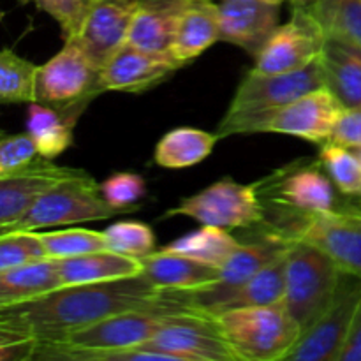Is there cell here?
Returning a JSON list of instances; mask_svg holds the SVG:
<instances>
[{
    "instance_id": "36",
    "label": "cell",
    "mask_w": 361,
    "mask_h": 361,
    "mask_svg": "<svg viewBox=\"0 0 361 361\" xmlns=\"http://www.w3.org/2000/svg\"><path fill=\"white\" fill-rule=\"evenodd\" d=\"M101 194L113 208L129 214L136 212L137 203L147 196V183L137 173H113L101 183Z\"/></svg>"
},
{
    "instance_id": "23",
    "label": "cell",
    "mask_w": 361,
    "mask_h": 361,
    "mask_svg": "<svg viewBox=\"0 0 361 361\" xmlns=\"http://www.w3.org/2000/svg\"><path fill=\"white\" fill-rule=\"evenodd\" d=\"M324 87L338 99L344 109L361 108V51L328 37L321 53Z\"/></svg>"
},
{
    "instance_id": "3",
    "label": "cell",
    "mask_w": 361,
    "mask_h": 361,
    "mask_svg": "<svg viewBox=\"0 0 361 361\" xmlns=\"http://www.w3.org/2000/svg\"><path fill=\"white\" fill-rule=\"evenodd\" d=\"M344 106L338 102V99L326 87H321L281 108L243 118H222L215 134L221 140L235 134L275 133L323 145L330 141Z\"/></svg>"
},
{
    "instance_id": "9",
    "label": "cell",
    "mask_w": 361,
    "mask_h": 361,
    "mask_svg": "<svg viewBox=\"0 0 361 361\" xmlns=\"http://www.w3.org/2000/svg\"><path fill=\"white\" fill-rule=\"evenodd\" d=\"M183 215L203 226L224 229H249L264 221V208L257 196L256 183L243 185L231 178H222L207 189L183 197L166 217Z\"/></svg>"
},
{
    "instance_id": "4",
    "label": "cell",
    "mask_w": 361,
    "mask_h": 361,
    "mask_svg": "<svg viewBox=\"0 0 361 361\" xmlns=\"http://www.w3.org/2000/svg\"><path fill=\"white\" fill-rule=\"evenodd\" d=\"M236 360H286L302 337L298 323L282 303L242 307L214 316Z\"/></svg>"
},
{
    "instance_id": "22",
    "label": "cell",
    "mask_w": 361,
    "mask_h": 361,
    "mask_svg": "<svg viewBox=\"0 0 361 361\" xmlns=\"http://www.w3.org/2000/svg\"><path fill=\"white\" fill-rule=\"evenodd\" d=\"M141 274L159 289L192 291L212 284L219 279V270L182 254L154 250L141 257Z\"/></svg>"
},
{
    "instance_id": "39",
    "label": "cell",
    "mask_w": 361,
    "mask_h": 361,
    "mask_svg": "<svg viewBox=\"0 0 361 361\" xmlns=\"http://www.w3.org/2000/svg\"><path fill=\"white\" fill-rule=\"evenodd\" d=\"M330 141L348 148L361 147V108L342 111Z\"/></svg>"
},
{
    "instance_id": "34",
    "label": "cell",
    "mask_w": 361,
    "mask_h": 361,
    "mask_svg": "<svg viewBox=\"0 0 361 361\" xmlns=\"http://www.w3.org/2000/svg\"><path fill=\"white\" fill-rule=\"evenodd\" d=\"M106 249L127 257L148 256L155 250V235L148 224L137 221H120L102 231Z\"/></svg>"
},
{
    "instance_id": "30",
    "label": "cell",
    "mask_w": 361,
    "mask_h": 361,
    "mask_svg": "<svg viewBox=\"0 0 361 361\" xmlns=\"http://www.w3.org/2000/svg\"><path fill=\"white\" fill-rule=\"evenodd\" d=\"M328 37L361 51V0H314L305 4Z\"/></svg>"
},
{
    "instance_id": "17",
    "label": "cell",
    "mask_w": 361,
    "mask_h": 361,
    "mask_svg": "<svg viewBox=\"0 0 361 361\" xmlns=\"http://www.w3.org/2000/svg\"><path fill=\"white\" fill-rule=\"evenodd\" d=\"M279 6L270 0H222L217 4L221 41L240 46L256 59L279 27Z\"/></svg>"
},
{
    "instance_id": "11",
    "label": "cell",
    "mask_w": 361,
    "mask_h": 361,
    "mask_svg": "<svg viewBox=\"0 0 361 361\" xmlns=\"http://www.w3.org/2000/svg\"><path fill=\"white\" fill-rule=\"evenodd\" d=\"M284 240L288 243L300 240L317 247L344 274L361 279V200L303 217L289 229Z\"/></svg>"
},
{
    "instance_id": "26",
    "label": "cell",
    "mask_w": 361,
    "mask_h": 361,
    "mask_svg": "<svg viewBox=\"0 0 361 361\" xmlns=\"http://www.w3.org/2000/svg\"><path fill=\"white\" fill-rule=\"evenodd\" d=\"M217 134L194 127H178L161 137L155 147V164L166 169H185L210 157L217 145Z\"/></svg>"
},
{
    "instance_id": "8",
    "label": "cell",
    "mask_w": 361,
    "mask_h": 361,
    "mask_svg": "<svg viewBox=\"0 0 361 361\" xmlns=\"http://www.w3.org/2000/svg\"><path fill=\"white\" fill-rule=\"evenodd\" d=\"M196 312L190 307L185 291H176L175 298L152 309H136L115 314L80 328L56 344L80 349L136 348L150 341L176 314Z\"/></svg>"
},
{
    "instance_id": "37",
    "label": "cell",
    "mask_w": 361,
    "mask_h": 361,
    "mask_svg": "<svg viewBox=\"0 0 361 361\" xmlns=\"http://www.w3.org/2000/svg\"><path fill=\"white\" fill-rule=\"evenodd\" d=\"M35 6L60 25L63 39H76L83 30L94 0H34Z\"/></svg>"
},
{
    "instance_id": "2",
    "label": "cell",
    "mask_w": 361,
    "mask_h": 361,
    "mask_svg": "<svg viewBox=\"0 0 361 361\" xmlns=\"http://www.w3.org/2000/svg\"><path fill=\"white\" fill-rule=\"evenodd\" d=\"M256 189L264 208L261 224L281 240L303 217L338 207L335 185L319 159L291 162L256 182Z\"/></svg>"
},
{
    "instance_id": "14",
    "label": "cell",
    "mask_w": 361,
    "mask_h": 361,
    "mask_svg": "<svg viewBox=\"0 0 361 361\" xmlns=\"http://www.w3.org/2000/svg\"><path fill=\"white\" fill-rule=\"evenodd\" d=\"M143 348L171 361H236L215 317L201 312L176 314Z\"/></svg>"
},
{
    "instance_id": "25",
    "label": "cell",
    "mask_w": 361,
    "mask_h": 361,
    "mask_svg": "<svg viewBox=\"0 0 361 361\" xmlns=\"http://www.w3.org/2000/svg\"><path fill=\"white\" fill-rule=\"evenodd\" d=\"M60 286L59 267L51 257L7 268L0 271V307L35 298Z\"/></svg>"
},
{
    "instance_id": "1",
    "label": "cell",
    "mask_w": 361,
    "mask_h": 361,
    "mask_svg": "<svg viewBox=\"0 0 361 361\" xmlns=\"http://www.w3.org/2000/svg\"><path fill=\"white\" fill-rule=\"evenodd\" d=\"M176 289H159L143 274L95 284L60 286L53 291L0 307V328L37 342H60L92 323L171 302Z\"/></svg>"
},
{
    "instance_id": "21",
    "label": "cell",
    "mask_w": 361,
    "mask_h": 361,
    "mask_svg": "<svg viewBox=\"0 0 361 361\" xmlns=\"http://www.w3.org/2000/svg\"><path fill=\"white\" fill-rule=\"evenodd\" d=\"M217 41H221L217 4L210 0H189L176 25L173 59L183 67L203 55Z\"/></svg>"
},
{
    "instance_id": "35",
    "label": "cell",
    "mask_w": 361,
    "mask_h": 361,
    "mask_svg": "<svg viewBox=\"0 0 361 361\" xmlns=\"http://www.w3.org/2000/svg\"><path fill=\"white\" fill-rule=\"evenodd\" d=\"M46 257L48 254L37 231H7L0 235V271Z\"/></svg>"
},
{
    "instance_id": "38",
    "label": "cell",
    "mask_w": 361,
    "mask_h": 361,
    "mask_svg": "<svg viewBox=\"0 0 361 361\" xmlns=\"http://www.w3.org/2000/svg\"><path fill=\"white\" fill-rule=\"evenodd\" d=\"M32 137L25 134H4L0 130V176L18 171L37 159Z\"/></svg>"
},
{
    "instance_id": "19",
    "label": "cell",
    "mask_w": 361,
    "mask_h": 361,
    "mask_svg": "<svg viewBox=\"0 0 361 361\" xmlns=\"http://www.w3.org/2000/svg\"><path fill=\"white\" fill-rule=\"evenodd\" d=\"M141 0H94L78 35L92 62L102 69L109 56L126 44L133 18Z\"/></svg>"
},
{
    "instance_id": "46",
    "label": "cell",
    "mask_w": 361,
    "mask_h": 361,
    "mask_svg": "<svg viewBox=\"0 0 361 361\" xmlns=\"http://www.w3.org/2000/svg\"><path fill=\"white\" fill-rule=\"evenodd\" d=\"M270 2H275V4H282V2H286V0H270ZM289 2H293V0H289Z\"/></svg>"
},
{
    "instance_id": "43",
    "label": "cell",
    "mask_w": 361,
    "mask_h": 361,
    "mask_svg": "<svg viewBox=\"0 0 361 361\" xmlns=\"http://www.w3.org/2000/svg\"><path fill=\"white\" fill-rule=\"evenodd\" d=\"M314 2V0H293V4H298V6H305V4Z\"/></svg>"
},
{
    "instance_id": "28",
    "label": "cell",
    "mask_w": 361,
    "mask_h": 361,
    "mask_svg": "<svg viewBox=\"0 0 361 361\" xmlns=\"http://www.w3.org/2000/svg\"><path fill=\"white\" fill-rule=\"evenodd\" d=\"M240 245L242 242L235 238L228 229L217 228V226H203L189 235L180 236L162 249L168 252L182 254V256L221 270Z\"/></svg>"
},
{
    "instance_id": "27",
    "label": "cell",
    "mask_w": 361,
    "mask_h": 361,
    "mask_svg": "<svg viewBox=\"0 0 361 361\" xmlns=\"http://www.w3.org/2000/svg\"><path fill=\"white\" fill-rule=\"evenodd\" d=\"M74 120L53 106L30 102L27 109V134L39 157L55 159L73 145Z\"/></svg>"
},
{
    "instance_id": "16",
    "label": "cell",
    "mask_w": 361,
    "mask_h": 361,
    "mask_svg": "<svg viewBox=\"0 0 361 361\" xmlns=\"http://www.w3.org/2000/svg\"><path fill=\"white\" fill-rule=\"evenodd\" d=\"M83 171L85 169L62 168L53 164L49 159L37 157L32 164L0 176V226L11 229L42 192Z\"/></svg>"
},
{
    "instance_id": "29",
    "label": "cell",
    "mask_w": 361,
    "mask_h": 361,
    "mask_svg": "<svg viewBox=\"0 0 361 361\" xmlns=\"http://www.w3.org/2000/svg\"><path fill=\"white\" fill-rule=\"evenodd\" d=\"M286 289V250L281 256L261 268L250 281H247L228 302L221 305L217 314L242 307H261L282 303ZM215 314V316H217Z\"/></svg>"
},
{
    "instance_id": "7",
    "label": "cell",
    "mask_w": 361,
    "mask_h": 361,
    "mask_svg": "<svg viewBox=\"0 0 361 361\" xmlns=\"http://www.w3.org/2000/svg\"><path fill=\"white\" fill-rule=\"evenodd\" d=\"M126 212L113 208L101 194V183L87 171L56 183L34 201L11 231H39L56 226L106 221Z\"/></svg>"
},
{
    "instance_id": "6",
    "label": "cell",
    "mask_w": 361,
    "mask_h": 361,
    "mask_svg": "<svg viewBox=\"0 0 361 361\" xmlns=\"http://www.w3.org/2000/svg\"><path fill=\"white\" fill-rule=\"evenodd\" d=\"M102 92L101 69L78 39H66L63 48L37 67L35 102L60 109L74 122Z\"/></svg>"
},
{
    "instance_id": "31",
    "label": "cell",
    "mask_w": 361,
    "mask_h": 361,
    "mask_svg": "<svg viewBox=\"0 0 361 361\" xmlns=\"http://www.w3.org/2000/svg\"><path fill=\"white\" fill-rule=\"evenodd\" d=\"M35 63L0 49V102H35Z\"/></svg>"
},
{
    "instance_id": "15",
    "label": "cell",
    "mask_w": 361,
    "mask_h": 361,
    "mask_svg": "<svg viewBox=\"0 0 361 361\" xmlns=\"http://www.w3.org/2000/svg\"><path fill=\"white\" fill-rule=\"evenodd\" d=\"M321 87H324V80L319 60L293 73L259 74L250 71L236 88L224 120L243 118L281 108Z\"/></svg>"
},
{
    "instance_id": "44",
    "label": "cell",
    "mask_w": 361,
    "mask_h": 361,
    "mask_svg": "<svg viewBox=\"0 0 361 361\" xmlns=\"http://www.w3.org/2000/svg\"><path fill=\"white\" fill-rule=\"evenodd\" d=\"M353 150H355L356 157H358V159H360V162H361V147H356V148H353Z\"/></svg>"
},
{
    "instance_id": "12",
    "label": "cell",
    "mask_w": 361,
    "mask_h": 361,
    "mask_svg": "<svg viewBox=\"0 0 361 361\" xmlns=\"http://www.w3.org/2000/svg\"><path fill=\"white\" fill-rule=\"evenodd\" d=\"M328 35L305 6L293 4L288 23L279 25L256 56L252 71L259 74H282L305 69L317 62Z\"/></svg>"
},
{
    "instance_id": "5",
    "label": "cell",
    "mask_w": 361,
    "mask_h": 361,
    "mask_svg": "<svg viewBox=\"0 0 361 361\" xmlns=\"http://www.w3.org/2000/svg\"><path fill=\"white\" fill-rule=\"evenodd\" d=\"M342 270L310 243L289 242L286 249V289L282 305L298 323L302 335L330 307Z\"/></svg>"
},
{
    "instance_id": "32",
    "label": "cell",
    "mask_w": 361,
    "mask_h": 361,
    "mask_svg": "<svg viewBox=\"0 0 361 361\" xmlns=\"http://www.w3.org/2000/svg\"><path fill=\"white\" fill-rule=\"evenodd\" d=\"M317 159L338 192L361 200V162L353 148L326 141Z\"/></svg>"
},
{
    "instance_id": "40",
    "label": "cell",
    "mask_w": 361,
    "mask_h": 361,
    "mask_svg": "<svg viewBox=\"0 0 361 361\" xmlns=\"http://www.w3.org/2000/svg\"><path fill=\"white\" fill-rule=\"evenodd\" d=\"M37 341L21 338V341L0 342V361H27L34 358Z\"/></svg>"
},
{
    "instance_id": "20",
    "label": "cell",
    "mask_w": 361,
    "mask_h": 361,
    "mask_svg": "<svg viewBox=\"0 0 361 361\" xmlns=\"http://www.w3.org/2000/svg\"><path fill=\"white\" fill-rule=\"evenodd\" d=\"M189 0H141L133 18L126 44L152 55L173 56L176 25Z\"/></svg>"
},
{
    "instance_id": "33",
    "label": "cell",
    "mask_w": 361,
    "mask_h": 361,
    "mask_svg": "<svg viewBox=\"0 0 361 361\" xmlns=\"http://www.w3.org/2000/svg\"><path fill=\"white\" fill-rule=\"evenodd\" d=\"M46 254L51 259L81 256V254L106 250L104 235L92 229L71 228L62 231H37Z\"/></svg>"
},
{
    "instance_id": "42",
    "label": "cell",
    "mask_w": 361,
    "mask_h": 361,
    "mask_svg": "<svg viewBox=\"0 0 361 361\" xmlns=\"http://www.w3.org/2000/svg\"><path fill=\"white\" fill-rule=\"evenodd\" d=\"M21 335L18 334H13V331L9 330H4V328H0V342H11V341H21Z\"/></svg>"
},
{
    "instance_id": "10",
    "label": "cell",
    "mask_w": 361,
    "mask_h": 361,
    "mask_svg": "<svg viewBox=\"0 0 361 361\" xmlns=\"http://www.w3.org/2000/svg\"><path fill=\"white\" fill-rule=\"evenodd\" d=\"M254 236L236 249V252L219 270V279L200 289L185 291L190 307L196 312L215 316L224 302H228L247 281L254 277L261 268L281 256L289 243L275 236L263 224L254 226Z\"/></svg>"
},
{
    "instance_id": "13",
    "label": "cell",
    "mask_w": 361,
    "mask_h": 361,
    "mask_svg": "<svg viewBox=\"0 0 361 361\" xmlns=\"http://www.w3.org/2000/svg\"><path fill=\"white\" fill-rule=\"evenodd\" d=\"M361 302V279L342 271L337 293L323 316L300 337L286 360L338 361Z\"/></svg>"
},
{
    "instance_id": "45",
    "label": "cell",
    "mask_w": 361,
    "mask_h": 361,
    "mask_svg": "<svg viewBox=\"0 0 361 361\" xmlns=\"http://www.w3.org/2000/svg\"><path fill=\"white\" fill-rule=\"evenodd\" d=\"M7 231H11V229L7 228V226H0V235H4V233H7Z\"/></svg>"
},
{
    "instance_id": "24",
    "label": "cell",
    "mask_w": 361,
    "mask_h": 361,
    "mask_svg": "<svg viewBox=\"0 0 361 361\" xmlns=\"http://www.w3.org/2000/svg\"><path fill=\"white\" fill-rule=\"evenodd\" d=\"M62 286L95 284V282L116 281L141 274V261L127 257L111 250L81 254V256L56 259Z\"/></svg>"
},
{
    "instance_id": "41",
    "label": "cell",
    "mask_w": 361,
    "mask_h": 361,
    "mask_svg": "<svg viewBox=\"0 0 361 361\" xmlns=\"http://www.w3.org/2000/svg\"><path fill=\"white\" fill-rule=\"evenodd\" d=\"M338 361H361V302L356 309L351 330L345 338L344 349L338 356Z\"/></svg>"
},
{
    "instance_id": "18",
    "label": "cell",
    "mask_w": 361,
    "mask_h": 361,
    "mask_svg": "<svg viewBox=\"0 0 361 361\" xmlns=\"http://www.w3.org/2000/svg\"><path fill=\"white\" fill-rule=\"evenodd\" d=\"M180 67L182 66L173 56L152 55L122 44L102 66V90L141 94L168 80Z\"/></svg>"
}]
</instances>
